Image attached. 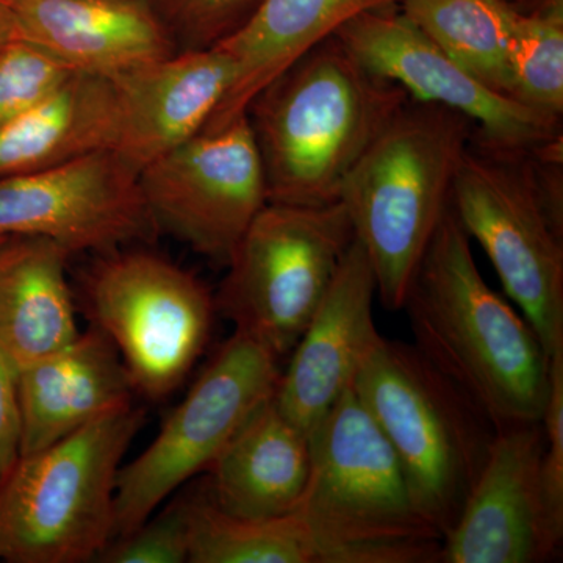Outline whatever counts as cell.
Masks as SVG:
<instances>
[{
  "mask_svg": "<svg viewBox=\"0 0 563 563\" xmlns=\"http://www.w3.org/2000/svg\"><path fill=\"white\" fill-rule=\"evenodd\" d=\"M401 310L413 346L479 407L495 431L543 420L550 354L523 313L481 276L451 203Z\"/></svg>",
  "mask_w": 563,
  "mask_h": 563,
  "instance_id": "cell-1",
  "label": "cell"
},
{
  "mask_svg": "<svg viewBox=\"0 0 563 563\" xmlns=\"http://www.w3.org/2000/svg\"><path fill=\"white\" fill-rule=\"evenodd\" d=\"M336 38L317 44L250 103L268 202H339L347 174L409 101Z\"/></svg>",
  "mask_w": 563,
  "mask_h": 563,
  "instance_id": "cell-2",
  "label": "cell"
},
{
  "mask_svg": "<svg viewBox=\"0 0 563 563\" xmlns=\"http://www.w3.org/2000/svg\"><path fill=\"white\" fill-rule=\"evenodd\" d=\"M468 118L410 98L363 152L340 191L385 309L398 312L473 139Z\"/></svg>",
  "mask_w": 563,
  "mask_h": 563,
  "instance_id": "cell-3",
  "label": "cell"
},
{
  "mask_svg": "<svg viewBox=\"0 0 563 563\" xmlns=\"http://www.w3.org/2000/svg\"><path fill=\"white\" fill-rule=\"evenodd\" d=\"M299 520L317 563H437L443 539L415 506L398 457L352 387L310 433Z\"/></svg>",
  "mask_w": 563,
  "mask_h": 563,
  "instance_id": "cell-4",
  "label": "cell"
},
{
  "mask_svg": "<svg viewBox=\"0 0 563 563\" xmlns=\"http://www.w3.org/2000/svg\"><path fill=\"white\" fill-rule=\"evenodd\" d=\"M351 387L401 463L415 506L444 539L487 461L490 420L413 344L383 335Z\"/></svg>",
  "mask_w": 563,
  "mask_h": 563,
  "instance_id": "cell-5",
  "label": "cell"
},
{
  "mask_svg": "<svg viewBox=\"0 0 563 563\" xmlns=\"http://www.w3.org/2000/svg\"><path fill=\"white\" fill-rule=\"evenodd\" d=\"M144 417L131 402L20 455L0 477V562H96L113 539L118 474Z\"/></svg>",
  "mask_w": 563,
  "mask_h": 563,
  "instance_id": "cell-6",
  "label": "cell"
},
{
  "mask_svg": "<svg viewBox=\"0 0 563 563\" xmlns=\"http://www.w3.org/2000/svg\"><path fill=\"white\" fill-rule=\"evenodd\" d=\"M451 207L550 357L563 350V207L544 192L532 155L472 139Z\"/></svg>",
  "mask_w": 563,
  "mask_h": 563,
  "instance_id": "cell-7",
  "label": "cell"
},
{
  "mask_svg": "<svg viewBox=\"0 0 563 563\" xmlns=\"http://www.w3.org/2000/svg\"><path fill=\"white\" fill-rule=\"evenodd\" d=\"M342 202H268L236 244L217 310L282 358L291 354L354 242Z\"/></svg>",
  "mask_w": 563,
  "mask_h": 563,
  "instance_id": "cell-8",
  "label": "cell"
},
{
  "mask_svg": "<svg viewBox=\"0 0 563 563\" xmlns=\"http://www.w3.org/2000/svg\"><path fill=\"white\" fill-rule=\"evenodd\" d=\"M91 325L109 336L133 390L162 401L209 343L217 303L195 274L147 251L103 254L81 282Z\"/></svg>",
  "mask_w": 563,
  "mask_h": 563,
  "instance_id": "cell-9",
  "label": "cell"
},
{
  "mask_svg": "<svg viewBox=\"0 0 563 563\" xmlns=\"http://www.w3.org/2000/svg\"><path fill=\"white\" fill-rule=\"evenodd\" d=\"M280 373L279 358L272 352L233 333L150 446L121 466L113 539L135 531L177 488L209 470L233 433L276 393Z\"/></svg>",
  "mask_w": 563,
  "mask_h": 563,
  "instance_id": "cell-10",
  "label": "cell"
},
{
  "mask_svg": "<svg viewBox=\"0 0 563 563\" xmlns=\"http://www.w3.org/2000/svg\"><path fill=\"white\" fill-rule=\"evenodd\" d=\"M139 180L155 228L224 265L268 203L247 114L166 152Z\"/></svg>",
  "mask_w": 563,
  "mask_h": 563,
  "instance_id": "cell-11",
  "label": "cell"
},
{
  "mask_svg": "<svg viewBox=\"0 0 563 563\" xmlns=\"http://www.w3.org/2000/svg\"><path fill=\"white\" fill-rule=\"evenodd\" d=\"M335 36L366 69L399 85L409 98L468 118L473 140L484 146L531 154L562 139V120L485 87L407 20L398 5L358 14Z\"/></svg>",
  "mask_w": 563,
  "mask_h": 563,
  "instance_id": "cell-12",
  "label": "cell"
},
{
  "mask_svg": "<svg viewBox=\"0 0 563 563\" xmlns=\"http://www.w3.org/2000/svg\"><path fill=\"white\" fill-rule=\"evenodd\" d=\"M154 229L139 172L117 151L0 179V236H41L69 254H107Z\"/></svg>",
  "mask_w": 563,
  "mask_h": 563,
  "instance_id": "cell-13",
  "label": "cell"
},
{
  "mask_svg": "<svg viewBox=\"0 0 563 563\" xmlns=\"http://www.w3.org/2000/svg\"><path fill=\"white\" fill-rule=\"evenodd\" d=\"M542 421L496 431L483 472L454 528L443 539L442 563H537L561 542L544 510L540 465Z\"/></svg>",
  "mask_w": 563,
  "mask_h": 563,
  "instance_id": "cell-14",
  "label": "cell"
},
{
  "mask_svg": "<svg viewBox=\"0 0 563 563\" xmlns=\"http://www.w3.org/2000/svg\"><path fill=\"white\" fill-rule=\"evenodd\" d=\"M376 296L372 263L354 240L328 295L292 347L274 393L282 413L309 435L354 383L380 336L373 314Z\"/></svg>",
  "mask_w": 563,
  "mask_h": 563,
  "instance_id": "cell-15",
  "label": "cell"
},
{
  "mask_svg": "<svg viewBox=\"0 0 563 563\" xmlns=\"http://www.w3.org/2000/svg\"><path fill=\"white\" fill-rule=\"evenodd\" d=\"M121 109L117 152L136 172L198 135L231 87L221 51L176 52L114 79Z\"/></svg>",
  "mask_w": 563,
  "mask_h": 563,
  "instance_id": "cell-16",
  "label": "cell"
},
{
  "mask_svg": "<svg viewBox=\"0 0 563 563\" xmlns=\"http://www.w3.org/2000/svg\"><path fill=\"white\" fill-rule=\"evenodd\" d=\"M20 36L76 73L114 80L177 49L143 0H10Z\"/></svg>",
  "mask_w": 563,
  "mask_h": 563,
  "instance_id": "cell-17",
  "label": "cell"
},
{
  "mask_svg": "<svg viewBox=\"0 0 563 563\" xmlns=\"http://www.w3.org/2000/svg\"><path fill=\"white\" fill-rule=\"evenodd\" d=\"M21 454L49 446L133 402L128 369L109 336L91 325L73 343L18 372Z\"/></svg>",
  "mask_w": 563,
  "mask_h": 563,
  "instance_id": "cell-18",
  "label": "cell"
},
{
  "mask_svg": "<svg viewBox=\"0 0 563 563\" xmlns=\"http://www.w3.org/2000/svg\"><path fill=\"white\" fill-rule=\"evenodd\" d=\"M312 468L310 435L288 420L274 395L250 415L210 465L211 501L244 518L298 510Z\"/></svg>",
  "mask_w": 563,
  "mask_h": 563,
  "instance_id": "cell-19",
  "label": "cell"
},
{
  "mask_svg": "<svg viewBox=\"0 0 563 563\" xmlns=\"http://www.w3.org/2000/svg\"><path fill=\"white\" fill-rule=\"evenodd\" d=\"M401 0H263L246 25L214 49L228 55L232 81L202 131H217L246 114L252 99L317 44L366 11Z\"/></svg>",
  "mask_w": 563,
  "mask_h": 563,
  "instance_id": "cell-20",
  "label": "cell"
},
{
  "mask_svg": "<svg viewBox=\"0 0 563 563\" xmlns=\"http://www.w3.org/2000/svg\"><path fill=\"white\" fill-rule=\"evenodd\" d=\"M69 255L41 236L0 242V350L18 372L79 336L66 279Z\"/></svg>",
  "mask_w": 563,
  "mask_h": 563,
  "instance_id": "cell-21",
  "label": "cell"
},
{
  "mask_svg": "<svg viewBox=\"0 0 563 563\" xmlns=\"http://www.w3.org/2000/svg\"><path fill=\"white\" fill-rule=\"evenodd\" d=\"M121 109L107 77L74 73L54 95L0 128V179L117 151Z\"/></svg>",
  "mask_w": 563,
  "mask_h": 563,
  "instance_id": "cell-22",
  "label": "cell"
},
{
  "mask_svg": "<svg viewBox=\"0 0 563 563\" xmlns=\"http://www.w3.org/2000/svg\"><path fill=\"white\" fill-rule=\"evenodd\" d=\"M398 7L407 20L474 79L510 98V49L520 14L512 2L401 0Z\"/></svg>",
  "mask_w": 563,
  "mask_h": 563,
  "instance_id": "cell-23",
  "label": "cell"
},
{
  "mask_svg": "<svg viewBox=\"0 0 563 563\" xmlns=\"http://www.w3.org/2000/svg\"><path fill=\"white\" fill-rule=\"evenodd\" d=\"M190 503V563H317L298 514L244 518L221 510L209 495Z\"/></svg>",
  "mask_w": 563,
  "mask_h": 563,
  "instance_id": "cell-24",
  "label": "cell"
},
{
  "mask_svg": "<svg viewBox=\"0 0 563 563\" xmlns=\"http://www.w3.org/2000/svg\"><path fill=\"white\" fill-rule=\"evenodd\" d=\"M510 98L547 117L563 114V9L518 14Z\"/></svg>",
  "mask_w": 563,
  "mask_h": 563,
  "instance_id": "cell-25",
  "label": "cell"
},
{
  "mask_svg": "<svg viewBox=\"0 0 563 563\" xmlns=\"http://www.w3.org/2000/svg\"><path fill=\"white\" fill-rule=\"evenodd\" d=\"M177 52L211 51L251 21L263 0H143Z\"/></svg>",
  "mask_w": 563,
  "mask_h": 563,
  "instance_id": "cell-26",
  "label": "cell"
},
{
  "mask_svg": "<svg viewBox=\"0 0 563 563\" xmlns=\"http://www.w3.org/2000/svg\"><path fill=\"white\" fill-rule=\"evenodd\" d=\"M76 70L33 41L16 36L0 47V128L54 95Z\"/></svg>",
  "mask_w": 563,
  "mask_h": 563,
  "instance_id": "cell-27",
  "label": "cell"
},
{
  "mask_svg": "<svg viewBox=\"0 0 563 563\" xmlns=\"http://www.w3.org/2000/svg\"><path fill=\"white\" fill-rule=\"evenodd\" d=\"M190 553V503L176 499L158 515H152L129 536L107 544L96 562L185 563Z\"/></svg>",
  "mask_w": 563,
  "mask_h": 563,
  "instance_id": "cell-28",
  "label": "cell"
},
{
  "mask_svg": "<svg viewBox=\"0 0 563 563\" xmlns=\"http://www.w3.org/2000/svg\"><path fill=\"white\" fill-rule=\"evenodd\" d=\"M544 448L540 483L548 525L559 542L563 537V350L551 355L550 396L543 420Z\"/></svg>",
  "mask_w": 563,
  "mask_h": 563,
  "instance_id": "cell-29",
  "label": "cell"
},
{
  "mask_svg": "<svg viewBox=\"0 0 563 563\" xmlns=\"http://www.w3.org/2000/svg\"><path fill=\"white\" fill-rule=\"evenodd\" d=\"M21 455V406L18 369L0 350V477Z\"/></svg>",
  "mask_w": 563,
  "mask_h": 563,
  "instance_id": "cell-30",
  "label": "cell"
},
{
  "mask_svg": "<svg viewBox=\"0 0 563 563\" xmlns=\"http://www.w3.org/2000/svg\"><path fill=\"white\" fill-rule=\"evenodd\" d=\"M20 36L16 16L10 0H0V47Z\"/></svg>",
  "mask_w": 563,
  "mask_h": 563,
  "instance_id": "cell-31",
  "label": "cell"
},
{
  "mask_svg": "<svg viewBox=\"0 0 563 563\" xmlns=\"http://www.w3.org/2000/svg\"><path fill=\"white\" fill-rule=\"evenodd\" d=\"M509 2H512L514 5H517L518 0H509Z\"/></svg>",
  "mask_w": 563,
  "mask_h": 563,
  "instance_id": "cell-32",
  "label": "cell"
},
{
  "mask_svg": "<svg viewBox=\"0 0 563 563\" xmlns=\"http://www.w3.org/2000/svg\"><path fill=\"white\" fill-rule=\"evenodd\" d=\"M3 239H5V236H0V242H2Z\"/></svg>",
  "mask_w": 563,
  "mask_h": 563,
  "instance_id": "cell-33",
  "label": "cell"
}]
</instances>
